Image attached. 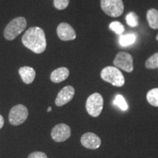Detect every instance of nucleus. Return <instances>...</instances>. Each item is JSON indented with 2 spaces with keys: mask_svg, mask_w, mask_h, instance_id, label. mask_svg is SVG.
Returning <instances> with one entry per match:
<instances>
[{
  "mask_svg": "<svg viewBox=\"0 0 158 158\" xmlns=\"http://www.w3.org/2000/svg\"><path fill=\"white\" fill-rule=\"evenodd\" d=\"M114 105L118 107L122 110H127L128 109V106L125 99L121 94H117L115 97V99L114 100Z\"/></svg>",
  "mask_w": 158,
  "mask_h": 158,
  "instance_id": "a211bd4d",
  "label": "nucleus"
},
{
  "mask_svg": "<svg viewBox=\"0 0 158 158\" xmlns=\"http://www.w3.org/2000/svg\"><path fill=\"white\" fill-rule=\"evenodd\" d=\"M19 73L23 81L27 84H30L34 81L35 76H36V73L34 69L28 66L22 67L20 68Z\"/></svg>",
  "mask_w": 158,
  "mask_h": 158,
  "instance_id": "f8f14e48",
  "label": "nucleus"
},
{
  "mask_svg": "<svg viewBox=\"0 0 158 158\" xmlns=\"http://www.w3.org/2000/svg\"><path fill=\"white\" fill-rule=\"evenodd\" d=\"M136 36L133 33H128L126 35H122L119 37V44L123 47L132 45L135 42Z\"/></svg>",
  "mask_w": 158,
  "mask_h": 158,
  "instance_id": "2eb2a0df",
  "label": "nucleus"
},
{
  "mask_svg": "<svg viewBox=\"0 0 158 158\" xmlns=\"http://www.w3.org/2000/svg\"><path fill=\"white\" fill-rule=\"evenodd\" d=\"M22 43L26 48L35 54H42L47 46L45 31L37 27H30L22 37Z\"/></svg>",
  "mask_w": 158,
  "mask_h": 158,
  "instance_id": "f257e3e1",
  "label": "nucleus"
},
{
  "mask_svg": "<svg viewBox=\"0 0 158 158\" xmlns=\"http://www.w3.org/2000/svg\"><path fill=\"white\" fill-rule=\"evenodd\" d=\"M57 35L61 40H73L76 38V33L74 29L68 23H59L56 29Z\"/></svg>",
  "mask_w": 158,
  "mask_h": 158,
  "instance_id": "1a4fd4ad",
  "label": "nucleus"
},
{
  "mask_svg": "<svg viewBox=\"0 0 158 158\" xmlns=\"http://www.w3.org/2000/svg\"><path fill=\"white\" fill-rule=\"evenodd\" d=\"M126 21L130 27H135L138 25V16L134 12H130L126 15Z\"/></svg>",
  "mask_w": 158,
  "mask_h": 158,
  "instance_id": "6ab92c4d",
  "label": "nucleus"
},
{
  "mask_svg": "<svg viewBox=\"0 0 158 158\" xmlns=\"http://www.w3.org/2000/svg\"><path fill=\"white\" fill-rule=\"evenodd\" d=\"M75 95V89L72 86H66L60 90L55 100L57 106H62L71 101Z\"/></svg>",
  "mask_w": 158,
  "mask_h": 158,
  "instance_id": "9d476101",
  "label": "nucleus"
},
{
  "mask_svg": "<svg viewBox=\"0 0 158 158\" xmlns=\"http://www.w3.org/2000/svg\"><path fill=\"white\" fill-rule=\"evenodd\" d=\"M70 75V71L67 68H59L56 69L51 73V80L54 83H60L64 81L68 78Z\"/></svg>",
  "mask_w": 158,
  "mask_h": 158,
  "instance_id": "ddd939ff",
  "label": "nucleus"
},
{
  "mask_svg": "<svg viewBox=\"0 0 158 158\" xmlns=\"http://www.w3.org/2000/svg\"><path fill=\"white\" fill-rule=\"evenodd\" d=\"M109 29L117 35H122L124 31V26L119 21H113L110 23Z\"/></svg>",
  "mask_w": 158,
  "mask_h": 158,
  "instance_id": "aec40b11",
  "label": "nucleus"
},
{
  "mask_svg": "<svg viewBox=\"0 0 158 158\" xmlns=\"http://www.w3.org/2000/svg\"><path fill=\"white\" fill-rule=\"evenodd\" d=\"M51 138L56 142H63L68 140L71 135V130L68 124H56L51 130Z\"/></svg>",
  "mask_w": 158,
  "mask_h": 158,
  "instance_id": "6e6552de",
  "label": "nucleus"
},
{
  "mask_svg": "<svg viewBox=\"0 0 158 158\" xmlns=\"http://www.w3.org/2000/svg\"><path fill=\"white\" fill-rule=\"evenodd\" d=\"M27 20L23 17H17L10 22L4 30V37L7 40H13L23 32L27 27Z\"/></svg>",
  "mask_w": 158,
  "mask_h": 158,
  "instance_id": "7ed1b4c3",
  "label": "nucleus"
},
{
  "mask_svg": "<svg viewBox=\"0 0 158 158\" xmlns=\"http://www.w3.org/2000/svg\"><path fill=\"white\" fill-rule=\"evenodd\" d=\"M4 123H5V120H4L3 116L0 114V129H2L4 126Z\"/></svg>",
  "mask_w": 158,
  "mask_h": 158,
  "instance_id": "5701e85b",
  "label": "nucleus"
},
{
  "mask_svg": "<svg viewBox=\"0 0 158 158\" xmlns=\"http://www.w3.org/2000/svg\"><path fill=\"white\" fill-rule=\"evenodd\" d=\"M102 11L112 18H117L123 14L124 10L122 0H100Z\"/></svg>",
  "mask_w": 158,
  "mask_h": 158,
  "instance_id": "20e7f679",
  "label": "nucleus"
},
{
  "mask_svg": "<svg viewBox=\"0 0 158 158\" xmlns=\"http://www.w3.org/2000/svg\"><path fill=\"white\" fill-rule=\"evenodd\" d=\"M29 115L27 108L22 104H19L11 108L9 114V122L12 125L18 126L23 124Z\"/></svg>",
  "mask_w": 158,
  "mask_h": 158,
  "instance_id": "423d86ee",
  "label": "nucleus"
},
{
  "mask_svg": "<svg viewBox=\"0 0 158 158\" xmlns=\"http://www.w3.org/2000/svg\"><path fill=\"white\" fill-rule=\"evenodd\" d=\"M156 40H157L158 41V34H157V36H156Z\"/></svg>",
  "mask_w": 158,
  "mask_h": 158,
  "instance_id": "393cba45",
  "label": "nucleus"
},
{
  "mask_svg": "<svg viewBox=\"0 0 158 158\" xmlns=\"http://www.w3.org/2000/svg\"><path fill=\"white\" fill-rule=\"evenodd\" d=\"M81 143L85 148L89 149H97L101 145V139L96 134L86 133L81 138Z\"/></svg>",
  "mask_w": 158,
  "mask_h": 158,
  "instance_id": "9b49d317",
  "label": "nucleus"
},
{
  "mask_svg": "<svg viewBox=\"0 0 158 158\" xmlns=\"http://www.w3.org/2000/svg\"><path fill=\"white\" fill-rule=\"evenodd\" d=\"M145 67L149 70L158 69V52L154 54L146 61Z\"/></svg>",
  "mask_w": 158,
  "mask_h": 158,
  "instance_id": "f3484780",
  "label": "nucleus"
},
{
  "mask_svg": "<svg viewBox=\"0 0 158 158\" xmlns=\"http://www.w3.org/2000/svg\"><path fill=\"white\" fill-rule=\"evenodd\" d=\"M147 100L150 105L158 107V88H154L147 92Z\"/></svg>",
  "mask_w": 158,
  "mask_h": 158,
  "instance_id": "dca6fc26",
  "label": "nucleus"
},
{
  "mask_svg": "<svg viewBox=\"0 0 158 158\" xmlns=\"http://www.w3.org/2000/svg\"><path fill=\"white\" fill-rule=\"evenodd\" d=\"M100 76L102 80L109 83L114 86L121 87L125 83L124 77L122 73L116 67L108 66L103 68L100 73Z\"/></svg>",
  "mask_w": 158,
  "mask_h": 158,
  "instance_id": "f03ea898",
  "label": "nucleus"
},
{
  "mask_svg": "<svg viewBox=\"0 0 158 158\" xmlns=\"http://www.w3.org/2000/svg\"><path fill=\"white\" fill-rule=\"evenodd\" d=\"M113 64L117 68L127 73H132L134 69L133 56L129 53L124 51H120L116 55Z\"/></svg>",
  "mask_w": 158,
  "mask_h": 158,
  "instance_id": "0eeeda50",
  "label": "nucleus"
},
{
  "mask_svg": "<svg viewBox=\"0 0 158 158\" xmlns=\"http://www.w3.org/2000/svg\"><path fill=\"white\" fill-rule=\"evenodd\" d=\"M28 158H48V156L42 152H35L29 155Z\"/></svg>",
  "mask_w": 158,
  "mask_h": 158,
  "instance_id": "4be33fe9",
  "label": "nucleus"
},
{
  "mask_svg": "<svg viewBox=\"0 0 158 158\" xmlns=\"http://www.w3.org/2000/svg\"><path fill=\"white\" fill-rule=\"evenodd\" d=\"M147 20L149 27L153 29H158V10L149 9L147 13Z\"/></svg>",
  "mask_w": 158,
  "mask_h": 158,
  "instance_id": "4468645a",
  "label": "nucleus"
},
{
  "mask_svg": "<svg viewBox=\"0 0 158 158\" xmlns=\"http://www.w3.org/2000/svg\"><path fill=\"white\" fill-rule=\"evenodd\" d=\"M103 98L100 93L95 92L89 97L86 102V109L93 117H98L103 108Z\"/></svg>",
  "mask_w": 158,
  "mask_h": 158,
  "instance_id": "39448f33",
  "label": "nucleus"
},
{
  "mask_svg": "<svg viewBox=\"0 0 158 158\" xmlns=\"http://www.w3.org/2000/svg\"><path fill=\"white\" fill-rule=\"evenodd\" d=\"M70 3V0H54L55 8L59 10H62L68 7Z\"/></svg>",
  "mask_w": 158,
  "mask_h": 158,
  "instance_id": "412c9836",
  "label": "nucleus"
},
{
  "mask_svg": "<svg viewBox=\"0 0 158 158\" xmlns=\"http://www.w3.org/2000/svg\"><path fill=\"white\" fill-rule=\"evenodd\" d=\"M51 110H52V108H51V107H48V112L51 111Z\"/></svg>",
  "mask_w": 158,
  "mask_h": 158,
  "instance_id": "b1692460",
  "label": "nucleus"
}]
</instances>
